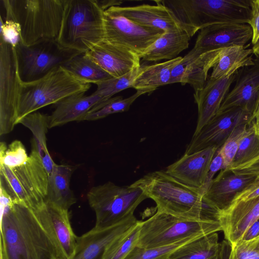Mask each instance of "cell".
I'll return each instance as SVG.
<instances>
[{"mask_svg": "<svg viewBox=\"0 0 259 259\" xmlns=\"http://www.w3.org/2000/svg\"><path fill=\"white\" fill-rule=\"evenodd\" d=\"M1 258L58 259L57 250L32 209L0 187Z\"/></svg>", "mask_w": 259, "mask_h": 259, "instance_id": "1", "label": "cell"}, {"mask_svg": "<svg viewBox=\"0 0 259 259\" xmlns=\"http://www.w3.org/2000/svg\"><path fill=\"white\" fill-rule=\"evenodd\" d=\"M131 185L142 189L158 211L192 221H219L221 211L199 189L180 182L165 170L149 172Z\"/></svg>", "mask_w": 259, "mask_h": 259, "instance_id": "2", "label": "cell"}, {"mask_svg": "<svg viewBox=\"0 0 259 259\" xmlns=\"http://www.w3.org/2000/svg\"><path fill=\"white\" fill-rule=\"evenodd\" d=\"M66 0H2L6 20L18 25L20 41L30 46L57 40Z\"/></svg>", "mask_w": 259, "mask_h": 259, "instance_id": "3", "label": "cell"}, {"mask_svg": "<svg viewBox=\"0 0 259 259\" xmlns=\"http://www.w3.org/2000/svg\"><path fill=\"white\" fill-rule=\"evenodd\" d=\"M87 82L71 74L63 66L58 67L36 80L20 81L16 112V125L24 116L70 95L85 93L91 88Z\"/></svg>", "mask_w": 259, "mask_h": 259, "instance_id": "4", "label": "cell"}, {"mask_svg": "<svg viewBox=\"0 0 259 259\" xmlns=\"http://www.w3.org/2000/svg\"><path fill=\"white\" fill-rule=\"evenodd\" d=\"M103 13L96 0H66L57 41L81 53L90 50L104 40Z\"/></svg>", "mask_w": 259, "mask_h": 259, "instance_id": "5", "label": "cell"}, {"mask_svg": "<svg viewBox=\"0 0 259 259\" xmlns=\"http://www.w3.org/2000/svg\"><path fill=\"white\" fill-rule=\"evenodd\" d=\"M222 230L218 221H192L157 211L147 220L141 221L137 246L143 248L162 246Z\"/></svg>", "mask_w": 259, "mask_h": 259, "instance_id": "6", "label": "cell"}, {"mask_svg": "<svg viewBox=\"0 0 259 259\" xmlns=\"http://www.w3.org/2000/svg\"><path fill=\"white\" fill-rule=\"evenodd\" d=\"M0 186L17 203L34 209L46 202L49 175L32 148L23 165L14 168L0 165Z\"/></svg>", "mask_w": 259, "mask_h": 259, "instance_id": "7", "label": "cell"}, {"mask_svg": "<svg viewBox=\"0 0 259 259\" xmlns=\"http://www.w3.org/2000/svg\"><path fill=\"white\" fill-rule=\"evenodd\" d=\"M89 204L96 216V227H107L134 216L140 204L148 198L140 188L120 186L108 181L94 186L87 193Z\"/></svg>", "mask_w": 259, "mask_h": 259, "instance_id": "8", "label": "cell"}, {"mask_svg": "<svg viewBox=\"0 0 259 259\" xmlns=\"http://www.w3.org/2000/svg\"><path fill=\"white\" fill-rule=\"evenodd\" d=\"M250 0H185L180 16L187 25L197 31L214 24H248Z\"/></svg>", "mask_w": 259, "mask_h": 259, "instance_id": "9", "label": "cell"}, {"mask_svg": "<svg viewBox=\"0 0 259 259\" xmlns=\"http://www.w3.org/2000/svg\"><path fill=\"white\" fill-rule=\"evenodd\" d=\"M15 51L19 78L23 82L42 78L83 53L63 47L57 40H43L30 46L20 41L15 47Z\"/></svg>", "mask_w": 259, "mask_h": 259, "instance_id": "10", "label": "cell"}, {"mask_svg": "<svg viewBox=\"0 0 259 259\" xmlns=\"http://www.w3.org/2000/svg\"><path fill=\"white\" fill-rule=\"evenodd\" d=\"M15 47L0 37V135L11 132L15 126L20 85Z\"/></svg>", "mask_w": 259, "mask_h": 259, "instance_id": "11", "label": "cell"}, {"mask_svg": "<svg viewBox=\"0 0 259 259\" xmlns=\"http://www.w3.org/2000/svg\"><path fill=\"white\" fill-rule=\"evenodd\" d=\"M103 15L104 40L126 48L140 57L164 33L161 29L139 25L106 10Z\"/></svg>", "mask_w": 259, "mask_h": 259, "instance_id": "12", "label": "cell"}, {"mask_svg": "<svg viewBox=\"0 0 259 259\" xmlns=\"http://www.w3.org/2000/svg\"><path fill=\"white\" fill-rule=\"evenodd\" d=\"M252 115L238 107L218 112L197 134L193 135L184 154L212 146L220 148L237 126L252 122Z\"/></svg>", "mask_w": 259, "mask_h": 259, "instance_id": "13", "label": "cell"}, {"mask_svg": "<svg viewBox=\"0 0 259 259\" xmlns=\"http://www.w3.org/2000/svg\"><path fill=\"white\" fill-rule=\"evenodd\" d=\"M33 210L55 244L58 259H71L75 251L77 236L71 225L69 210L45 202Z\"/></svg>", "mask_w": 259, "mask_h": 259, "instance_id": "14", "label": "cell"}, {"mask_svg": "<svg viewBox=\"0 0 259 259\" xmlns=\"http://www.w3.org/2000/svg\"><path fill=\"white\" fill-rule=\"evenodd\" d=\"M155 2L156 3L155 5L143 4L130 7L113 6L106 10L139 25L160 29L164 32L185 30L191 37L197 32L182 23L174 12L161 1Z\"/></svg>", "mask_w": 259, "mask_h": 259, "instance_id": "15", "label": "cell"}, {"mask_svg": "<svg viewBox=\"0 0 259 259\" xmlns=\"http://www.w3.org/2000/svg\"><path fill=\"white\" fill-rule=\"evenodd\" d=\"M252 38V28L248 24H214L200 30L192 49L204 53L233 46L244 47Z\"/></svg>", "mask_w": 259, "mask_h": 259, "instance_id": "16", "label": "cell"}, {"mask_svg": "<svg viewBox=\"0 0 259 259\" xmlns=\"http://www.w3.org/2000/svg\"><path fill=\"white\" fill-rule=\"evenodd\" d=\"M139 221L134 215L109 227L95 226L77 236L75 251L71 259H102L108 246Z\"/></svg>", "mask_w": 259, "mask_h": 259, "instance_id": "17", "label": "cell"}, {"mask_svg": "<svg viewBox=\"0 0 259 259\" xmlns=\"http://www.w3.org/2000/svg\"><path fill=\"white\" fill-rule=\"evenodd\" d=\"M221 50L199 53L192 49L172 69L169 84H189L197 91L206 82L208 72L218 61Z\"/></svg>", "mask_w": 259, "mask_h": 259, "instance_id": "18", "label": "cell"}, {"mask_svg": "<svg viewBox=\"0 0 259 259\" xmlns=\"http://www.w3.org/2000/svg\"><path fill=\"white\" fill-rule=\"evenodd\" d=\"M84 55L113 77H120L141 67V58L138 55L105 40L85 52Z\"/></svg>", "mask_w": 259, "mask_h": 259, "instance_id": "19", "label": "cell"}, {"mask_svg": "<svg viewBox=\"0 0 259 259\" xmlns=\"http://www.w3.org/2000/svg\"><path fill=\"white\" fill-rule=\"evenodd\" d=\"M219 148L212 146L184 155L168 166L165 171L180 182L201 189L210 163Z\"/></svg>", "mask_w": 259, "mask_h": 259, "instance_id": "20", "label": "cell"}, {"mask_svg": "<svg viewBox=\"0 0 259 259\" xmlns=\"http://www.w3.org/2000/svg\"><path fill=\"white\" fill-rule=\"evenodd\" d=\"M253 61V65L237 71L235 86L225 97L218 112L238 107L252 114L259 94V56Z\"/></svg>", "mask_w": 259, "mask_h": 259, "instance_id": "21", "label": "cell"}, {"mask_svg": "<svg viewBox=\"0 0 259 259\" xmlns=\"http://www.w3.org/2000/svg\"><path fill=\"white\" fill-rule=\"evenodd\" d=\"M259 219V197L230 204L221 211L219 221L225 239L231 246L241 240L246 231Z\"/></svg>", "mask_w": 259, "mask_h": 259, "instance_id": "22", "label": "cell"}, {"mask_svg": "<svg viewBox=\"0 0 259 259\" xmlns=\"http://www.w3.org/2000/svg\"><path fill=\"white\" fill-rule=\"evenodd\" d=\"M237 74V72L226 77H209L202 89L195 91L194 98L198 107V119L193 135L197 134L218 113Z\"/></svg>", "mask_w": 259, "mask_h": 259, "instance_id": "23", "label": "cell"}, {"mask_svg": "<svg viewBox=\"0 0 259 259\" xmlns=\"http://www.w3.org/2000/svg\"><path fill=\"white\" fill-rule=\"evenodd\" d=\"M256 177L236 175L229 170H222L213 179L204 196L219 210H223L230 205L236 195Z\"/></svg>", "mask_w": 259, "mask_h": 259, "instance_id": "24", "label": "cell"}, {"mask_svg": "<svg viewBox=\"0 0 259 259\" xmlns=\"http://www.w3.org/2000/svg\"><path fill=\"white\" fill-rule=\"evenodd\" d=\"M84 93L70 95L55 104L54 110L49 115V128L72 121H82L95 105L108 99L95 93L90 96H87Z\"/></svg>", "mask_w": 259, "mask_h": 259, "instance_id": "25", "label": "cell"}, {"mask_svg": "<svg viewBox=\"0 0 259 259\" xmlns=\"http://www.w3.org/2000/svg\"><path fill=\"white\" fill-rule=\"evenodd\" d=\"M77 165L55 163L49 176L48 195L46 202L53 203L69 210L76 202V198L70 189V178Z\"/></svg>", "mask_w": 259, "mask_h": 259, "instance_id": "26", "label": "cell"}, {"mask_svg": "<svg viewBox=\"0 0 259 259\" xmlns=\"http://www.w3.org/2000/svg\"><path fill=\"white\" fill-rule=\"evenodd\" d=\"M191 36L185 30L164 32L142 55L144 61L172 60L189 47Z\"/></svg>", "mask_w": 259, "mask_h": 259, "instance_id": "27", "label": "cell"}, {"mask_svg": "<svg viewBox=\"0 0 259 259\" xmlns=\"http://www.w3.org/2000/svg\"><path fill=\"white\" fill-rule=\"evenodd\" d=\"M227 241L219 242L218 232L188 242L175 251L169 259H219Z\"/></svg>", "mask_w": 259, "mask_h": 259, "instance_id": "28", "label": "cell"}, {"mask_svg": "<svg viewBox=\"0 0 259 259\" xmlns=\"http://www.w3.org/2000/svg\"><path fill=\"white\" fill-rule=\"evenodd\" d=\"M49 115L36 111L23 117L18 123L27 127L33 138L31 148L38 153L49 176L55 163L51 158L47 146V133L49 128Z\"/></svg>", "mask_w": 259, "mask_h": 259, "instance_id": "29", "label": "cell"}, {"mask_svg": "<svg viewBox=\"0 0 259 259\" xmlns=\"http://www.w3.org/2000/svg\"><path fill=\"white\" fill-rule=\"evenodd\" d=\"M182 59L178 57L162 63L141 66L133 88L151 93L159 87L169 84L172 70Z\"/></svg>", "mask_w": 259, "mask_h": 259, "instance_id": "30", "label": "cell"}, {"mask_svg": "<svg viewBox=\"0 0 259 259\" xmlns=\"http://www.w3.org/2000/svg\"><path fill=\"white\" fill-rule=\"evenodd\" d=\"M252 49L243 46H233L221 50L217 63L210 76L212 78L229 76L240 68L253 64Z\"/></svg>", "mask_w": 259, "mask_h": 259, "instance_id": "31", "label": "cell"}, {"mask_svg": "<svg viewBox=\"0 0 259 259\" xmlns=\"http://www.w3.org/2000/svg\"><path fill=\"white\" fill-rule=\"evenodd\" d=\"M63 66L76 77L90 83L97 84L113 77L84 53L75 56Z\"/></svg>", "mask_w": 259, "mask_h": 259, "instance_id": "32", "label": "cell"}, {"mask_svg": "<svg viewBox=\"0 0 259 259\" xmlns=\"http://www.w3.org/2000/svg\"><path fill=\"white\" fill-rule=\"evenodd\" d=\"M146 93L145 91H137L134 95L125 99L117 96L102 101L89 111L83 120H97L112 114L126 111L138 97Z\"/></svg>", "mask_w": 259, "mask_h": 259, "instance_id": "33", "label": "cell"}, {"mask_svg": "<svg viewBox=\"0 0 259 259\" xmlns=\"http://www.w3.org/2000/svg\"><path fill=\"white\" fill-rule=\"evenodd\" d=\"M141 221L113 241L106 248L102 259H125L137 245Z\"/></svg>", "mask_w": 259, "mask_h": 259, "instance_id": "34", "label": "cell"}, {"mask_svg": "<svg viewBox=\"0 0 259 259\" xmlns=\"http://www.w3.org/2000/svg\"><path fill=\"white\" fill-rule=\"evenodd\" d=\"M259 154V132L251 122L240 142L238 149L229 170L245 163Z\"/></svg>", "mask_w": 259, "mask_h": 259, "instance_id": "35", "label": "cell"}, {"mask_svg": "<svg viewBox=\"0 0 259 259\" xmlns=\"http://www.w3.org/2000/svg\"><path fill=\"white\" fill-rule=\"evenodd\" d=\"M200 237H192L173 244L150 248L136 246L125 259H169L170 255L179 248Z\"/></svg>", "mask_w": 259, "mask_h": 259, "instance_id": "36", "label": "cell"}, {"mask_svg": "<svg viewBox=\"0 0 259 259\" xmlns=\"http://www.w3.org/2000/svg\"><path fill=\"white\" fill-rule=\"evenodd\" d=\"M140 67L135 68L120 77H112L97 83V88L94 93L109 99L121 91L133 88Z\"/></svg>", "mask_w": 259, "mask_h": 259, "instance_id": "37", "label": "cell"}, {"mask_svg": "<svg viewBox=\"0 0 259 259\" xmlns=\"http://www.w3.org/2000/svg\"><path fill=\"white\" fill-rule=\"evenodd\" d=\"M28 156L25 148L19 140H14L8 146L4 142L0 143V165L14 168L23 165Z\"/></svg>", "mask_w": 259, "mask_h": 259, "instance_id": "38", "label": "cell"}, {"mask_svg": "<svg viewBox=\"0 0 259 259\" xmlns=\"http://www.w3.org/2000/svg\"><path fill=\"white\" fill-rule=\"evenodd\" d=\"M249 124L244 123L237 126L219 148L224 161V169H228L232 165L240 142L246 134Z\"/></svg>", "mask_w": 259, "mask_h": 259, "instance_id": "39", "label": "cell"}, {"mask_svg": "<svg viewBox=\"0 0 259 259\" xmlns=\"http://www.w3.org/2000/svg\"><path fill=\"white\" fill-rule=\"evenodd\" d=\"M228 259H259V235L231 245Z\"/></svg>", "mask_w": 259, "mask_h": 259, "instance_id": "40", "label": "cell"}, {"mask_svg": "<svg viewBox=\"0 0 259 259\" xmlns=\"http://www.w3.org/2000/svg\"><path fill=\"white\" fill-rule=\"evenodd\" d=\"M0 37L14 47L21 41L19 28L17 23L12 20L3 21L1 16Z\"/></svg>", "mask_w": 259, "mask_h": 259, "instance_id": "41", "label": "cell"}, {"mask_svg": "<svg viewBox=\"0 0 259 259\" xmlns=\"http://www.w3.org/2000/svg\"><path fill=\"white\" fill-rule=\"evenodd\" d=\"M224 169L225 166L223 159L220 153V149L218 148L210 163L203 186L202 188L200 189L203 195H204L214 178V176L217 172Z\"/></svg>", "mask_w": 259, "mask_h": 259, "instance_id": "42", "label": "cell"}, {"mask_svg": "<svg viewBox=\"0 0 259 259\" xmlns=\"http://www.w3.org/2000/svg\"><path fill=\"white\" fill-rule=\"evenodd\" d=\"M258 197L259 176H257L252 182L236 195L230 204L252 200Z\"/></svg>", "mask_w": 259, "mask_h": 259, "instance_id": "43", "label": "cell"}, {"mask_svg": "<svg viewBox=\"0 0 259 259\" xmlns=\"http://www.w3.org/2000/svg\"><path fill=\"white\" fill-rule=\"evenodd\" d=\"M251 13L248 24L252 30L251 43L253 45L259 39V0H250Z\"/></svg>", "mask_w": 259, "mask_h": 259, "instance_id": "44", "label": "cell"}, {"mask_svg": "<svg viewBox=\"0 0 259 259\" xmlns=\"http://www.w3.org/2000/svg\"><path fill=\"white\" fill-rule=\"evenodd\" d=\"M229 170L236 175L259 176V154L249 161Z\"/></svg>", "mask_w": 259, "mask_h": 259, "instance_id": "45", "label": "cell"}, {"mask_svg": "<svg viewBox=\"0 0 259 259\" xmlns=\"http://www.w3.org/2000/svg\"><path fill=\"white\" fill-rule=\"evenodd\" d=\"M259 235V219L248 229L241 240H249Z\"/></svg>", "mask_w": 259, "mask_h": 259, "instance_id": "46", "label": "cell"}, {"mask_svg": "<svg viewBox=\"0 0 259 259\" xmlns=\"http://www.w3.org/2000/svg\"><path fill=\"white\" fill-rule=\"evenodd\" d=\"M100 8L103 11L113 6H118L122 3V1L116 0H96Z\"/></svg>", "mask_w": 259, "mask_h": 259, "instance_id": "47", "label": "cell"}, {"mask_svg": "<svg viewBox=\"0 0 259 259\" xmlns=\"http://www.w3.org/2000/svg\"><path fill=\"white\" fill-rule=\"evenodd\" d=\"M252 122L259 132V94L252 116Z\"/></svg>", "mask_w": 259, "mask_h": 259, "instance_id": "48", "label": "cell"}, {"mask_svg": "<svg viewBox=\"0 0 259 259\" xmlns=\"http://www.w3.org/2000/svg\"><path fill=\"white\" fill-rule=\"evenodd\" d=\"M231 250V245L227 241V244L225 246L224 250L220 257L219 259H228L229 256V254Z\"/></svg>", "mask_w": 259, "mask_h": 259, "instance_id": "49", "label": "cell"}, {"mask_svg": "<svg viewBox=\"0 0 259 259\" xmlns=\"http://www.w3.org/2000/svg\"><path fill=\"white\" fill-rule=\"evenodd\" d=\"M252 49L253 54L256 56H259V39L257 42L253 45Z\"/></svg>", "mask_w": 259, "mask_h": 259, "instance_id": "50", "label": "cell"}]
</instances>
